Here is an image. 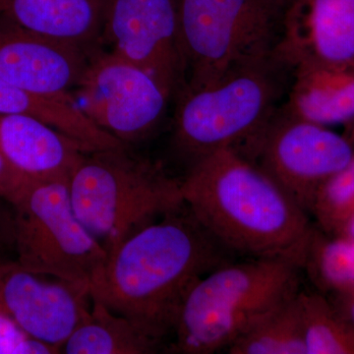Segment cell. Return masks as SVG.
<instances>
[{
    "instance_id": "obj_1",
    "label": "cell",
    "mask_w": 354,
    "mask_h": 354,
    "mask_svg": "<svg viewBox=\"0 0 354 354\" xmlns=\"http://www.w3.org/2000/svg\"><path fill=\"white\" fill-rule=\"evenodd\" d=\"M228 253L183 203L109 254L91 297L164 344L191 286L230 262Z\"/></svg>"
},
{
    "instance_id": "obj_2",
    "label": "cell",
    "mask_w": 354,
    "mask_h": 354,
    "mask_svg": "<svg viewBox=\"0 0 354 354\" xmlns=\"http://www.w3.org/2000/svg\"><path fill=\"white\" fill-rule=\"evenodd\" d=\"M181 195L202 227L230 253L286 260L304 269L314 234L308 214L234 149L190 165Z\"/></svg>"
},
{
    "instance_id": "obj_3",
    "label": "cell",
    "mask_w": 354,
    "mask_h": 354,
    "mask_svg": "<svg viewBox=\"0 0 354 354\" xmlns=\"http://www.w3.org/2000/svg\"><path fill=\"white\" fill-rule=\"evenodd\" d=\"M292 67L277 51L176 97L174 145L190 165L209 153L239 150L262 131L286 101Z\"/></svg>"
},
{
    "instance_id": "obj_4",
    "label": "cell",
    "mask_w": 354,
    "mask_h": 354,
    "mask_svg": "<svg viewBox=\"0 0 354 354\" xmlns=\"http://www.w3.org/2000/svg\"><path fill=\"white\" fill-rule=\"evenodd\" d=\"M300 271L288 261L269 258L230 261L212 270L186 293L167 353L227 351L260 317L300 292Z\"/></svg>"
},
{
    "instance_id": "obj_5",
    "label": "cell",
    "mask_w": 354,
    "mask_h": 354,
    "mask_svg": "<svg viewBox=\"0 0 354 354\" xmlns=\"http://www.w3.org/2000/svg\"><path fill=\"white\" fill-rule=\"evenodd\" d=\"M68 191L77 218L108 255L184 203L181 180L128 146L86 153L70 176Z\"/></svg>"
},
{
    "instance_id": "obj_6",
    "label": "cell",
    "mask_w": 354,
    "mask_h": 354,
    "mask_svg": "<svg viewBox=\"0 0 354 354\" xmlns=\"http://www.w3.org/2000/svg\"><path fill=\"white\" fill-rule=\"evenodd\" d=\"M288 2L178 0L179 38L186 67L183 88L202 87L239 65L276 53Z\"/></svg>"
},
{
    "instance_id": "obj_7",
    "label": "cell",
    "mask_w": 354,
    "mask_h": 354,
    "mask_svg": "<svg viewBox=\"0 0 354 354\" xmlns=\"http://www.w3.org/2000/svg\"><path fill=\"white\" fill-rule=\"evenodd\" d=\"M12 206L16 262L91 291L108 253L77 218L68 180L30 183Z\"/></svg>"
},
{
    "instance_id": "obj_8",
    "label": "cell",
    "mask_w": 354,
    "mask_h": 354,
    "mask_svg": "<svg viewBox=\"0 0 354 354\" xmlns=\"http://www.w3.org/2000/svg\"><path fill=\"white\" fill-rule=\"evenodd\" d=\"M236 151L309 214L317 191L348 164L354 146L344 135L295 118L281 106L267 127Z\"/></svg>"
},
{
    "instance_id": "obj_9",
    "label": "cell",
    "mask_w": 354,
    "mask_h": 354,
    "mask_svg": "<svg viewBox=\"0 0 354 354\" xmlns=\"http://www.w3.org/2000/svg\"><path fill=\"white\" fill-rule=\"evenodd\" d=\"M75 88L81 111L128 146L157 130L171 100L146 71L102 46L88 55Z\"/></svg>"
},
{
    "instance_id": "obj_10",
    "label": "cell",
    "mask_w": 354,
    "mask_h": 354,
    "mask_svg": "<svg viewBox=\"0 0 354 354\" xmlns=\"http://www.w3.org/2000/svg\"><path fill=\"white\" fill-rule=\"evenodd\" d=\"M102 43L152 76L171 99L185 86L178 0H106Z\"/></svg>"
},
{
    "instance_id": "obj_11",
    "label": "cell",
    "mask_w": 354,
    "mask_h": 354,
    "mask_svg": "<svg viewBox=\"0 0 354 354\" xmlns=\"http://www.w3.org/2000/svg\"><path fill=\"white\" fill-rule=\"evenodd\" d=\"M91 306L86 286L27 271L15 260L0 266V313L58 353Z\"/></svg>"
},
{
    "instance_id": "obj_12",
    "label": "cell",
    "mask_w": 354,
    "mask_h": 354,
    "mask_svg": "<svg viewBox=\"0 0 354 354\" xmlns=\"http://www.w3.org/2000/svg\"><path fill=\"white\" fill-rule=\"evenodd\" d=\"M87 51L28 31L0 16V78L39 95L69 94L87 66Z\"/></svg>"
},
{
    "instance_id": "obj_13",
    "label": "cell",
    "mask_w": 354,
    "mask_h": 354,
    "mask_svg": "<svg viewBox=\"0 0 354 354\" xmlns=\"http://www.w3.org/2000/svg\"><path fill=\"white\" fill-rule=\"evenodd\" d=\"M278 51L290 65L354 66V0H290Z\"/></svg>"
},
{
    "instance_id": "obj_14",
    "label": "cell",
    "mask_w": 354,
    "mask_h": 354,
    "mask_svg": "<svg viewBox=\"0 0 354 354\" xmlns=\"http://www.w3.org/2000/svg\"><path fill=\"white\" fill-rule=\"evenodd\" d=\"M88 152L82 144L39 118L0 113V153L31 183L69 181Z\"/></svg>"
},
{
    "instance_id": "obj_15",
    "label": "cell",
    "mask_w": 354,
    "mask_h": 354,
    "mask_svg": "<svg viewBox=\"0 0 354 354\" xmlns=\"http://www.w3.org/2000/svg\"><path fill=\"white\" fill-rule=\"evenodd\" d=\"M106 0H0V16L91 53L102 46Z\"/></svg>"
},
{
    "instance_id": "obj_16",
    "label": "cell",
    "mask_w": 354,
    "mask_h": 354,
    "mask_svg": "<svg viewBox=\"0 0 354 354\" xmlns=\"http://www.w3.org/2000/svg\"><path fill=\"white\" fill-rule=\"evenodd\" d=\"M291 67L286 113L326 127L354 120V66L307 62Z\"/></svg>"
},
{
    "instance_id": "obj_17",
    "label": "cell",
    "mask_w": 354,
    "mask_h": 354,
    "mask_svg": "<svg viewBox=\"0 0 354 354\" xmlns=\"http://www.w3.org/2000/svg\"><path fill=\"white\" fill-rule=\"evenodd\" d=\"M0 113L27 114L76 140L90 152L124 144L95 125L71 94L39 95L26 92L0 78Z\"/></svg>"
},
{
    "instance_id": "obj_18",
    "label": "cell",
    "mask_w": 354,
    "mask_h": 354,
    "mask_svg": "<svg viewBox=\"0 0 354 354\" xmlns=\"http://www.w3.org/2000/svg\"><path fill=\"white\" fill-rule=\"evenodd\" d=\"M162 344L130 319L93 299L87 317L62 348L66 354H151Z\"/></svg>"
},
{
    "instance_id": "obj_19",
    "label": "cell",
    "mask_w": 354,
    "mask_h": 354,
    "mask_svg": "<svg viewBox=\"0 0 354 354\" xmlns=\"http://www.w3.org/2000/svg\"><path fill=\"white\" fill-rule=\"evenodd\" d=\"M299 293L260 317L228 346L227 353L307 354Z\"/></svg>"
},
{
    "instance_id": "obj_20",
    "label": "cell",
    "mask_w": 354,
    "mask_h": 354,
    "mask_svg": "<svg viewBox=\"0 0 354 354\" xmlns=\"http://www.w3.org/2000/svg\"><path fill=\"white\" fill-rule=\"evenodd\" d=\"M307 354H354V323L321 295L300 291Z\"/></svg>"
},
{
    "instance_id": "obj_21",
    "label": "cell",
    "mask_w": 354,
    "mask_h": 354,
    "mask_svg": "<svg viewBox=\"0 0 354 354\" xmlns=\"http://www.w3.org/2000/svg\"><path fill=\"white\" fill-rule=\"evenodd\" d=\"M306 267L315 279L337 291L351 288L354 286V239L339 236L322 243L314 232L304 268Z\"/></svg>"
},
{
    "instance_id": "obj_22",
    "label": "cell",
    "mask_w": 354,
    "mask_h": 354,
    "mask_svg": "<svg viewBox=\"0 0 354 354\" xmlns=\"http://www.w3.org/2000/svg\"><path fill=\"white\" fill-rule=\"evenodd\" d=\"M309 213L327 230L341 232L354 215V155L317 191Z\"/></svg>"
},
{
    "instance_id": "obj_23",
    "label": "cell",
    "mask_w": 354,
    "mask_h": 354,
    "mask_svg": "<svg viewBox=\"0 0 354 354\" xmlns=\"http://www.w3.org/2000/svg\"><path fill=\"white\" fill-rule=\"evenodd\" d=\"M30 183L13 169L0 153V196L13 204Z\"/></svg>"
},
{
    "instance_id": "obj_24",
    "label": "cell",
    "mask_w": 354,
    "mask_h": 354,
    "mask_svg": "<svg viewBox=\"0 0 354 354\" xmlns=\"http://www.w3.org/2000/svg\"><path fill=\"white\" fill-rule=\"evenodd\" d=\"M11 252L15 255L13 207L0 213V266L15 260L10 258Z\"/></svg>"
},
{
    "instance_id": "obj_25",
    "label": "cell",
    "mask_w": 354,
    "mask_h": 354,
    "mask_svg": "<svg viewBox=\"0 0 354 354\" xmlns=\"http://www.w3.org/2000/svg\"><path fill=\"white\" fill-rule=\"evenodd\" d=\"M339 234V236L354 239V215L346 221Z\"/></svg>"
},
{
    "instance_id": "obj_26",
    "label": "cell",
    "mask_w": 354,
    "mask_h": 354,
    "mask_svg": "<svg viewBox=\"0 0 354 354\" xmlns=\"http://www.w3.org/2000/svg\"><path fill=\"white\" fill-rule=\"evenodd\" d=\"M346 127V132H344V136L348 139V141L354 146V120L344 125Z\"/></svg>"
},
{
    "instance_id": "obj_27",
    "label": "cell",
    "mask_w": 354,
    "mask_h": 354,
    "mask_svg": "<svg viewBox=\"0 0 354 354\" xmlns=\"http://www.w3.org/2000/svg\"><path fill=\"white\" fill-rule=\"evenodd\" d=\"M12 207V204L10 202L7 201L3 197L0 196V212L6 211V209H10Z\"/></svg>"
},
{
    "instance_id": "obj_28",
    "label": "cell",
    "mask_w": 354,
    "mask_h": 354,
    "mask_svg": "<svg viewBox=\"0 0 354 354\" xmlns=\"http://www.w3.org/2000/svg\"><path fill=\"white\" fill-rule=\"evenodd\" d=\"M288 1H290V0H288Z\"/></svg>"
}]
</instances>
